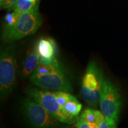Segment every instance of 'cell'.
I'll return each mask as SVG.
<instances>
[{
    "label": "cell",
    "mask_w": 128,
    "mask_h": 128,
    "mask_svg": "<svg viewBox=\"0 0 128 128\" xmlns=\"http://www.w3.org/2000/svg\"><path fill=\"white\" fill-rule=\"evenodd\" d=\"M39 6L20 14L14 23L5 25L2 34L3 40L12 42L34 34L43 23Z\"/></svg>",
    "instance_id": "1"
},
{
    "label": "cell",
    "mask_w": 128,
    "mask_h": 128,
    "mask_svg": "<svg viewBox=\"0 0 128 128\" xmlns=\"http://www.w3.org/2000/svg\"><path fill=\"white\" fill-rule=\"evenodd\" d=\"M16 50L13 44L6 46L0 54V95L7 97L12 93L16 84Z\"/></svg>",
    "instance_id": "2"
},
{
    "label": "cell",
    "mask_w": 128,
    "mask_h": 128,
    "mask_svg": "<svg viewBox=\"0 0 128 128\" xmlns=\"http://www.w3.org/2000/svg\"><path fill=\"white\" fill-rule=\"evenodd\" d=\"M104 80L96 62H90L83 76L81 89V96L87 103L94 107L99 105Z\"/></svg>",
    "instance_id": "3"
},
{
    "label": "cell",
    "mask_w": 128,
    "mask_h": 128,
    "mask_svg": "<svg viewBox=\"0 0 128 128\" xmlns=\"http://www.w3.org/2000/svg\"><path fill=\"white\" fill-rule=\"evenodd\" d=\"M122 104V101L119 89L109 80L105 79L99 104L101 112L105 117L118 123Z\"/></svg>",
    "instance_id": "4"
},
{
    "label": "cell",
    "mask_w": 128,
    "mask_h": 128,
    "mask_svg": "<svg viewBox=\"0 0 128 128\" xmlns=\"http://www.w3.org/2000/svg\"><path fill=\"white\" fill-rule=\"evenodd\" d=\"M24 114L30 124L36 128H54L58 126L56 118L43 107L40 104L31 98H26L23 102Z\"/></svg>",
    "instance_id": "5"
},
{
    "label": "cell",
    "mask_w": 128,
    "mask_h": 128,
    "mask_svg": "<svg viewBox=\"0 0 128 128\" xmlns=\"http://www.w3.org/2000/svg\"><path fill=\"white\" fill-rule=\"evenodd\" d=\"M30 81L37 87L43 89L55 90L68 92L72 91L71 82L62 68L47 73L33 72L30 76Z\"/></svg>",
    "instance_id": "6"
},
{
    "label": "cell",
    "mask_w": 128,
    "mask_h": 128,
    "mask_svg": "<svg viewBox=\"0 0 128 128\" xmlns=\"http://www.w3.org/2000/svg\"><path fill=\"white\" fill-rule=\"evenodd\" d=\"M27 94L30 98L40 104L53 117L60 122L70 124L68 119L64 114L62 108L58 102L54 92L44 90L30 88L27 91Z\"/></svg>",
    "instance_id": "7"
},
{
    "label": "cell",
    "mask_w": 128,
    "mask_h": 128,
    "mask_svg": "<svg viewBox=\"0 0 128 128\" xmlns=\"http://www.w3.org/2000/svg\"><path fill=\"white\" fill-rule=\"evenodd\" d=\"M39 53V62L46 65L60 64L56 59L57 49L55 41L52 39H41L36 44Z\"/></svg>",
    "instance_id": "8"
},
{
    "label": "cell",
    "mask_w": 128,
    "mask_h": 128,
    "mask_svg": "<svg viewBox=\"0 0 128 128\" xmlns=\"http://www.w3.org/2000/svg\"><path fill=\"white\" fill-rule=\"evenodd\" d=\"M39 53L36 46H35L24 60L20 72L21 76L23 78H26L32 76L39 64Z\"/></svg>",
    "instance_id": "9"
},
{
    "label": "cell",
    "mask_w": 128,
    "mask_h": 128,
    "mask_svg": "<svg viewBox=\"0 0 128 128\" xmlns=\"http://www.w3.org/2000/svg\"><path fill=\"white\" fill-rule=\"evenodd\" d=\"M82 108V105L78 102L76 97L72 96L68 102L62 108L64 114L68 118L70 124L74 122L75 118L78 116Z\"/></svg>",
    "instance_id": "10"
},
{
    "label": "cell",
    "mask_w": 128,
    "mask_h": 128,
    "mask_svg": "<svg viewBox=\"0 0 128 128\" xmlns=\"http://www.w3.org/2000/svg\"><path fill=\"white\" fill-rule=\"evenodd\" d=\"M40 0H18L10 10L18 16L22 12L30 10L37 5L39 4Z\"/></svg>",
    "instance_id": "11"
},
{
    "label": "cell",
    "mask_w": 128,
    "mask_h": 128,
    "mask_svg": "<svg viewBox=\"0 0 128 128\" xmlns=\"http://www.w3.org/2000/svg\"><path fill=\"white\" fill-rule=\"evenodd\" d=\"M56 97L57 101L60 104L62 108L65 103L68 102L69 99L71 97L72 95L69 94L68 92H64V91H57V92H53Z\"/></svg>",
    "instance_id": "12"
},
{
    "label": "cell",
    "mask_w": 128,
    "mask_h": 128,
    "mask_svg": "<svg viewBox=\"0 0 128 128\" xmlns=\"http://www.w3.org/2000/svg\"><path fill=\"white\" fill-rule=\"evenodd\" d=\"M81 117L86 119V120L90 122L94 123L96 124V110L92 109V108H87L85 110Z\"/></svg>",
    "instance_id": "13"
},
{
    "label": "cell",
    "mask_w": 128,
    "mask_h": 128,
    "mask_svg": "<svg viewBox=\"0 0 128 128\" xmlns=\"http://www.w3.org/2000/svg\"><path fill=\"white\" fill-rule=\"evenodd\" d=\"M75 125L78 128H97V124L86 120L81 116L76 122Z\"/></svg>",
    "instance_id": "14"
},
{
    "label": "cell",
    "mask_w": 128,
    "mask_h": 128,
    "mask_svg": "<svg viewBox=\"0 0 128 128\" xmlns=\"http://www.w3.org/2000/svg\"><path fill=\"white\" fill-rule=\"evenodd\" d=\"M18 0H0L1 9L10 10L15 6Z\"/></svg>",
    "instance_id": "15"
}]
</instances>
